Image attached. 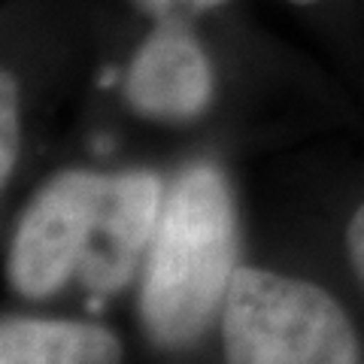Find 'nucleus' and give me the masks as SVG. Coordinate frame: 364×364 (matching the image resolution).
I'll use <instances>...</instances> for the list:
<instances>
[{
    "mask_svg": "<svg viewBox=\"0 0 364 364\" xmlns=\"http://www.w3.org/2000/svg\"><path fill=\"white\" fill-rule=\"evenodd\" d=\"M225 364H358V337L306 279L240 267L222 310Z\"/></svg>",
    "mask_w": 364,
    "mask_h": 364,
    "instance_id": "2",
    "label": "nucleus"
},
{
    "mask_svg": "<svg viewBox=\"0 0 364 364\" xmlns=\"http://www.w3.org/2000/svg\"><path fill=\"white\" fill-rule=\"evenodd\" d=\"M291 4H301L304 6V4H316V0H291Z\"/></svg>",
    "mask_w": 364,
    "mask_h": 364,
    "instance_id": "11",
    "label": "nucleus"
},
{
    "mask_svg": "<svg viewBox=\"0 0 364 364\" xmlns=\"http://www.w3.org/2000/svg\"><path fill=\"white\" fill-rule=\"evenodd\" d=\"M18 158V88L9 70L0 76V179H9Z\"/></svg>",
    "mask_w": 364,
    "mask_h": 364,
    "instance_id": "7",
    "label": "nucleus"
},
{
    "mask_svg": "<svg viewBox=\"0 0 364 364\" xmlns=\"http://www.w3.org/2000/svg\"><path fill=\"white\" fill-rule=\"evenodd\" d=\"M104 179L97 170H64L31 198L9 246V282L21 298H52L76 277Z\"/></svg>",
    "mask_w": 364,
    "mask_h": 364,
    "instance_id": "3",
    "label": "nucleus"
},
{
    "mask_svg": "<svg viewBox=\"0 0 364 364\" xmlns=\"http://www.w3.org/2000/svg\"><path fill=\"white\" fill-rule=\"evenodd\" d=\"M164 186L152 170L107 173L85 258L76 270L82 289L91 291V310L131 282L140 258L149 252L161 215Z\"/></svg>",
    "mask_w": 364,
    "mask_h": 364,
    "instance_id": "4",
    "label": "nucleus"
},
{
    "mask_svg": "<svg viewBox=\"0 0 364 364\" xmlns=\"http://www.w3.org/2000/svg\"><path fill=\"white\" fill-rule=\"evenodd\" d=\"M116 70H104V73H100V85H112V82H116Z\"/></svg>",
    "mask_w": 364,
    "mask_h": 364,
    "instance_id": "10",
    "label": "nucleus"
},
{
    "mask_svg": "<svg viewBox=\"0 0 364 364\" xmlns=\"http://www.w3.org/2000/svg\"><path fill=\"white\" fill-rule=\"evenodd\" d=\"M0 364H122V343L91 322L6 316L0 322Z\"/></svg>",
    "mask_w": 364,
    "mask_h": 364,
    "instance_id": "6",
    "label": "nucleus"
},
{
    "mask_svg": "<svg viewBox=\"0 0 364 364\" xmlns=\"http://www.w3.org/2000/svg\"><path fill=\"white\" fill-rule=\"evenodd\" d=\"M346 243H349V258L355 264L358 277L364 279V203L358 207V213L352 215L349 231H346Z\"/></svg>",
    "mask_w": 364,
    "mask_h": 364,
    "instance_id": "9",
    "label": "nucleus"
},
{
    "mask_svg": "<svg viewBox=\"0 0 364 364\" xmlns=\"http://www.w3.org/2000/svg\"><path fill=\"white\" fill-rule=\"evenodd\" d=\"M134 4L155 21H188L210 9H219L228 0H134Z\"/></svg>",
    "mask_w": 364,
    "mask_h": 364,
    "instance_id": "8",
    "label": "nucleus"
},
{
    "mask_svg": "<svg viewBox=\"0 0 364 364\" xmlns=\"http://www.w3.org/2000/svg\"><path fill=\"white\" fill-rule=\"evenodd\" d=\"M237 213L219 167L191 164L164 191L140 286V318L164 349L191 346L222 318L237 277Z\"/></svg>",
    "mask_w": 364,
    "mask_h": 364,
    "instance_id": "1",
    "label": "nucleus"
},
{
    "mask_svg": "<svg viewBox=\"0 0 364 364\" xmlns=\"http://www.w3.org/2000/svg\"><path fill=\"white\" fill-rule=\"evenodd\" d=\"M124 100L146 119L186 122L213 100V67L188 21H158L134 52Z\"/></svg>",
    "mask_w": 364,
    "mask_h": 364,
    "instance_id": "5",
    "label": "nucleus"
}]
</instances>
